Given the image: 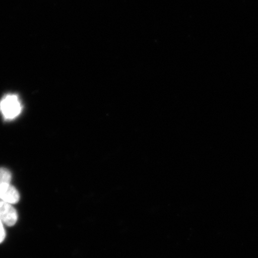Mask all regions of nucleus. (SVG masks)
Returning <instances> with one entry per match:
<instances>
[{"mask_svg":"<svg viewBox=\"0 0 258 258\" xmlns=\"http://www.w3.org/2000/svg\"><path fill=\"white\" fill-rule=\"evenodd\" d=\"M22 109L21 103L15 95H6L0 101V111L7 120L17 117L21 114Z\"/></svg>","mask_w":258,"mask_h":258,"instance_id":"1","label":"nucleus"},{"mask_svg":"<svg viewBox=\"0 0 258 258\" xmlns=\"http://www.w3.org/2000/svg\"><path fill=\"white\" fill-rule=\"evenodd\" d=\"M18 213L14 206L5 202L0 201V220L3 224L12 227L17 222Z\"/></svg>","mask_w":258,"mask_h":258,"instance_id":"2","label":"nucleus"},{"mask_svg":"<svg viewBox=\"0 0 258 258\" xmlns=\"http://www.w3.org/2000/svg\"><path fill=\"white\" fill-rule=\"evenodd\" d=\"M20 199V196L14 186L10 183H3L0 185V200L3 202L14 205Z\"/></svg>","mask_w":258,"mask_h":258,"instance_id":"3","label":"nucleus"},{"mask_svg":"<svg viewBox=\"0 0 258 258\" xmlns=\"http://www.w3.org/2000/svg\"><path fill=\"white\" fill-rule=\"evenodd\" d=\"M12 179V174L7 169L0 168V185L10 183Z\"/></svg>","mask_w":258,"mask_h":258,"instance_id":"4","label":"nucleus"},{"mask_svg":"<svg viewBox=\"0 0 258 258\" xmlns=\"http://www.w3.org/2000/svg\"><path fill=\"white\" fill-rule=\"evenodd\" d=\"M6 231L4 227V224L0 220V244L4 241L6 238Z\"/></svg>","mask_w":258,"mask_h":258,"instance_id":"5","label":"nucleus"}]
</instances>
